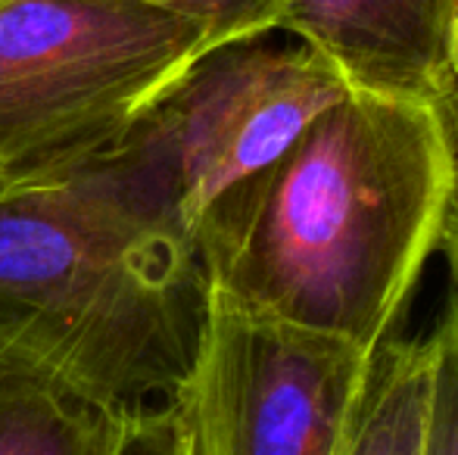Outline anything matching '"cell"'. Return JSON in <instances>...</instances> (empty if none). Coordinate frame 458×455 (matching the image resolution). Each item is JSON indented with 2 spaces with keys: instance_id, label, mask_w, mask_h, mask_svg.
Returning a JSON list of instances; mask_svg holds the SVG:
<instances>
[{
  "instance_id": "9c48e42d",
  "label": "cell",
  "mask_w": 458,
  "mask_h": 455,
  "mask_svg": "<svg viewBox=\"0 0 458 455\" xmlns=\"http://www.w3.org/2000/svg\"><path fill=\"white\" fill-rule=\"evenodd\" d=\"M449 287L443 316L437 318L428 341V402H424L421 452L458 455V262L446 256Z\"/></svg>"
},
{
  "instance_id": "5bb4252c",
  "label": "cell",
  "mask_w": 458,
  "mask_h": 455,
  "mask_svg": "<svg viewBox=\"0 0 458 455\" xmlns=\"http://www.w3.org/2000/svg\"><path fill=\"white\" fill-rule=\"evenodd\" d=\"M446 113H449V122H453V131L458 138V94H453V97L446 100Z\"/></svg>"
},
{
  "instance_id": "7c38bea8",
  "label": "cell",
  "mask_w": 458,
  "mask_h": 455,
  "mask_svg": "<svg viewBox=\"0 0 458 455\" xmlns=\"http://www.w3.org/2000/svg\"><path fill=\"white\" fill-rule=\"evenodd\" d=\"M446 66H449V79H453V94H458V4L449 16V29H446Z\"/></svg>"
},
{
  "instance_id": "3957f363",
  "label": "cell",
  "mask_w": 458,
  "mask_h": 455,
  "mask_svg": "<svg viewBox=\"0 0 458 455\" xmlns=\"http://www.w3.org/2000/svg\"><path fill=\"white\" fill-rule=\"evenodd\" d=\"M203 54V29L140 0L0 4V169L56 178L109 150Z\"/></svg>"
},
{
  "instance_id": "8992f818",
  "label": "cell",
  "mask_w": 458,
  "mask_h": 455,
  "mask_svg": "<svg viewBox=\"0 0 458 455\" xmlns=\"http://www.w3.org/2000/svg\"><path fill=\"white\" fill-rule=\"evenodd\" d=\"M458 0H284L277 31L312 47L350 91L453 97L446 29Z\"/></svg>"
},
{
  "instance_id": "277c9868",
  "label": "cell",
  "mask_w": 458,
  "mask_h": 455,
  "mask_svg": "<svg viewBox=\"0 0 458 455\" xmlns=\"http://www.w3.org/2000/svg\"><path fill=\"white\" fill-rule=\"evenodd\" d=\"M346 81L300 41H237L203 54L103 150L197 243L225 194L275 163Z\"/></svg>"
},
{
  "instance_id": "30bf717a",
  "label": "cell",
  "mask_w": 458,
  "mask_h": 455,
  "mask_svg": "<svg viewBox=\"0 0 458 455\" xmlns=\"http://www.w3.org/2000/svg\"><path fill=\"white\" fill-rule=\"evenodd\" d=\"M199 25L209 50L275 35L284 0H140Z\"/></svg>"
},
{
  "instance_id": "8fae6325",
  "label": "cell",
  "mask_w": 458,
  "mask_h": 455,
  "mask_svg": "<svg viewBox=\"0 0 458 455\" xmlns=\"http://www.w3.org/2000/svg\"><path fill=\"white\" fill-rule=\"evenodd\" d=\"M113 455H184L182 421L172 402L125 412Z\"/></svg>"
},
{
  "instance_id": "6da1fadb",
  "label": "cell",
  "mask_w": 458,
  "mask_h": 455,
  "mask_svg": "<svg viewBox=\"0 0 458 455\" xmlns=\"http://www.w3.org/2000/svg\"><path fill=\"white\" fill-rule=\"evenodd\" d=\"M458 138L443 104L350 91L199 225L209 293L377 352L443 247Z\"/></svg>"
},
{
  "instance_id": "ba28073f",
  "label": "cell",
  "mask_w": 458,
  "mask_h": 455,
  "mask_svg": "<svg viewBox=\"0 0 458 455\" xmlns=\"http://www.w3.org/2000/svg\"><path fill=\"white\" fill-rule=\"evenodd\" d=\"M428 341L390 337L371 358L344 455H418L428 402Z\"/></svg>"
},
{
  "instance_id": "9a60e30c",
  "label": "cell",
  "mask_w": 458,
  "mask_h": 455,
  "mask_svg": "<svg viewBox=\"0 0 458 455\" xmlns=\"http://www.w3.org/2000/svg\"><path fill=\"white\" fill-rule=\"evenodd\" d=\"M10 188H16V184H13V178L6 175L4 169H0V194H4V190H10Z\"/></svg>"
},
{
  "instance_id": "52a82bcc",
  "label": "cell",
  "mask_w": 458,
  "mask_h": 455,
  "mask_svg": "<svg viewBox=\"0 0 458 455\" xmlns=\"http://www.w3.org/2000/svg\"><path fill=\"white\" fill-rule=\"evenodd\" d=\"M119 421L0 358V455H113Z\"/></svg>"
},
{
  "instance_id": "4fadbf2b",
  "label": "cell",
  "mask_w": 458,
  "mask_h": 455,
  "mask_svg": "<svg viewBox=\"0 0 458 455\" xmlns=\"http://www.w3.org/2000/svg\"><path fill=\"white\" fill-rule=\"evenodd\" d=\"M443 256L458 262V194H455V206H453V215H449V228H446V237H443Z\"/></svg>"
},
{
  "instance_id": "5b68a950",
  "label": "cell",
  "mask_w": 458,
  "mask_h": 455,
  "mask_svg": "<svg viewBox=\"0 0 458 455\" xmlns=\"http://www.w3.org/2000/svg\"><path fill=\"white\" fill-rule=\"evenodd\" d=\"M371 358L209 293L197 358L172 400L184 455H344Z\"/></svg>"
},
{
  "instance_id": "2e32d148",
  "label": "cell",
  "mask_w": 458,
  "mask_h": 455,
  "mask_svg": "<svg viewBox=\"0 0 458 455\" xmlns=\"http://www.w3.org/2000/svg\"><path fill=\"white\" fill-rule=\"evenodd\" d=\"M0 4H4V0H0Z\"/></svg>"
},
{
  "instance_id": "7a4b0ae2",
  "label": "cell",
  "mask_w": 458,
  "mask_h": 455,
  "mask_svg": "<svg viewBox=\"0 0 458 455\" xmlns=\"http://www.w3.org/2000/svg\"><path fill=\"white\" fill-rule=\"evenodd\" d=\"M209 312L199 249L106 156L0 194V358L85 406L172 402Z\"/></svg>"
}]
</instances>
